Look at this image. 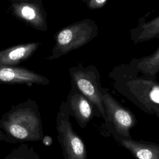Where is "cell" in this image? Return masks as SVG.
Listing matches in <instances>:
<instances>
[{
    "label": "cell",
    "instance_id": "4",
    "mask_svg": "<svg viewBox=\"0 0 159 159\" xmlns=\"http://www.w3.org/2000/svg\"><path fill=\"white\" fill-rule=\"evenodd\" d=\"M71 79V89L86 97L96 108L105 122L107 119L102 99V86L100 75L94 65L84 66L80 63L69 69Z\"/></svg>",
    "mask_w": 159,
    "mask_h": 159
},
{
    "label": "cell",
    "instance_id": "14",
    "mask_svg": "<svg viewBox=\"0 0 159 159\" xmlns=\"http://www.w3.org/2000/svg\"><path fill=\"white\" fill-rule=\"evenodd\" d=\"M3 159H40V156L32 147L24 143L14 148Z\"/></svg>",
    "mask_w": 159,
    "mask_h": 159
},
{
    "label": "cell",
    "instance_id": "3",
    "mask_svg": "<svg viewBox=\"0 0 159 159\" xmlns=\"http://www.w3.org/2000/svg\"><path fill=\"white\" fill-rule=\"evenodd\" d=\"M98 26L91 19L70 24L55 35V45L48 60H54L76 50L93 40L98 35Z\"/></svg>",
    "mask_w": 159,
    "mask_h": 159
},
{
    "label": "cell",
    "instance_id": "8",
    "mask_svg": "<svg viewBox=\"0 0 159 159\" xmlns=\"http://www.w3.org/2000/svg\"><path fill=\"white\" fill-rule=\"evenodd\" d=\"M70 116L76 119L81 128H84L93 119L94 106L86 97L71 89L66 101Z\"/></svg>",
    "mask_w": 159,
    "mask_h": 159
},
{
    "label": "cell",
    "instance_id": "7",
    "mask_svg": "<svg viewBox=\"0 0 159 159\" xmlns=\"http://www.w3.org/2000/svg\"><path fill=\"white\" fill-rule=\"evenodd\" d=\"M50 80L45 76L25 68L0 65V84L47 85Z\"/></svg>",
    "mask_w": 159,
    "mask_h": 159
},
{
    "label": "cell",
    "instance_id": "15",
    "mask_svg": "<svg viewBox=\"0 0 159 159\" xmlns=\"http://www.w3.org/2000/svg\"><path fill=\"white\" fill-rule=\"evenodd\" d=\"M86 6L91 10H96L102 8L107 2V0H82Z\"/></svg>",
    "mask_w": 159,
    "mask_h": 159
},
{
    "label": "cell",
    "instance_id": "13",
    "mask_svg": "<svg viewBox=\"0 0 159 159\" xmlns=\"http://www.w3.org/2000/svg\"><path fill=\"white\" fill-rule=\"evenodd\" d=\"M129 64L137 72L156 78L159 72V46L152 54L139 58H133Z\"/></svg>",
    "mask_w": 159,
    "mask_h": 159
},
{
    "label": "cell",
    "instance_id": "5",
    "mask_svg": "<svg viewBox=\"0 0 159 159\" xmlns=\"http://www.w3.org/2000/svg\"><path fill=\"white\" fill-rule=\"evenodd\" d=\"M66 101H62L56 117L57 139L64 159H87V150L81 138L74 131Z\"/></svg>",
    "mask_w": 159,
    "mask_h": 159
},
{
    "label": "cell",
    "instance_id": "9",
    "mask_svg": "<svg viewBox=\"0 0 159 159\" xmlns=\"http://www.w3.org/2000/svg\"><path fill=\"white\" fill-rule=\"evenodd\" d=\"M40 43L19 44L0 51V65L17 66L28 59L36 51Z\"/></svg>",
    "mask_w": 159,
    "mask_h": 159
},
{
    "label": "cell",
    "instance_id": "6",
    "mask_svg": "<svg viewBox=\"0 0 159 159\" xmlns=\"http://www.w3.org/2000/svg\"><path fill=\"white\" fill-rule=\"evenodd\" d=\"M102 99L105 107L107 121L114 131L122 138L132 139L130 130L137 124L135 115L119 102L105 88H102Z\"/></svg>",
    "mask_w": 159,
    "mask_h": 159
},
{
    "label": "cell",
    "instance_id": "1",
    "mask_svg": "<svg viewBox=\"0 0 159 159\" xmlns=\"http://www.w3.org/2000/svg\"><path fill=\"white\" fill-rule=\"evenodd\" d=\"M135 72L129 63L116 66L111 71L117 77L115 88L141 110L159 120V82L143 75L137 76Z\"/></svg>",
    "mask_w": 159,
    "mask_h": 159
},
{
    "label": "cell",
    "instance_id": "18",
    "mask_svg": "<svg viewBox=\"0 0 159 159\" xmlns=\"http://www.w3.org/2000/svg\"><path fill=\"white\" fill-rule=\"evenodd\" d=\"M21 1H24V0H21Z\"/></svg>",
    "mask_w": 159,
    "mask_h": 159
},
{
    "label": "cell",
    "instance_id": "12",
    "mask_svg": "<svg viewBox=\"0 0 159 159\" xmlns=\"http://www.w3.org/2000/svg\"><path fill=\"white\" fill-rule=\"evenodd\" d=\"M12 9L16 16L30 25L39 27H46V21L38 6L31 3H17L12 5Z\"/></svg>",
    "mask_w": 159,
    "mask_h": 159
},
{
    "label": "cell",
    "instance_id": "10",
    "mask_svg": "<svg viewBox=\"0 0 159 159\" xmlns=\"http://www.w3.org/2000/svg\"><path fill=\"white\" fill-rule=\"evenodd\" d=\"M119 143L136 159H159L158 143L127 138H122Z\"/></svg>",
    "mask_w": 159,
    "mask_h": 159
},
{
    "label": "cell",
    "instance_id": "19",
    "mask_svg": "<svg viewBox=\"0 0 159 159\" xmlns=\"http://www.w3.org/2000/svg\"><path fill=\"white\" fill-rule=\"evenodd\" d=\"M133 1H135V0H133Z\"/></svg>",
    "mask_w": 159,
    "mask_h": 159
},
{
    "label": "cell",
    "instance_id": "16",
    "mask_svg": "<svg viewBox=\"0 0 159 159\" xmlns=\"http://www.w3.org/2000/svg\"><path fill=\"white\" fill-rule=\"evenodd\" d=\"M41 141H42V143L45 147H50L52 145V144L53 143V139H52V137L50 135H43V137H42Z\"/></svg>",
    "mask_w": 159,
    "mask_h": 159
},
{
    "label": "cell",
    "instance_id": "2",
    "mask_svg": "<svg viewBox=\"0 0 159 159\" xmlns=\"http://www.w3.org/2000/svg\"><path fill=\"white\" fill-rule=\"evenodd\" d=\"M0 129L9 143L41 141L43 135L42 120L37 102L28 99L12 106L2 116Z\"/></svg>",
    "mask_w": 159,
    "mask_h": 159
},
{
    "label": "cell",
    "instance_id": "17",
    "mask_svg": "<svg viewBox=\"0 0 159 159\" xmlns=\"http://www.w3.org/2000/svg\"><path fill=\"white\" fill-rule=\"evenodd\" d=\"M0 141H6V136L1 129H0Z\"/></svg>",
    "mask_w": 159,
    "mask_h": 159
},
{
    "label": "cell",
    "instance_id": "11",
    "mask_svg": "<svg viewBox=\"0 0 159 159\" xmlns=\"http://www.w3.org/2000/svg\"><path fill=\"white\" fill-rule=\"evenodd\" d=\"M147 16L140 18L137 26L130 31V39L134 43L159 37V16L146 22L145 17Z\"/></svg>",
    "mask_w": 159,
    "mask_h": 159
}]
</instances>
